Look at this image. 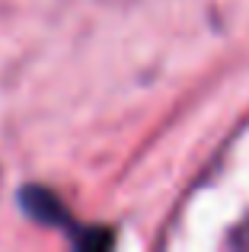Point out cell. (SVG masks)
Segmentation results:
<instances>
[{
  "label": "cell",
  "instance_id": "obj_2",
  "mask_svg": "<svg viewBox=\"0 0 249 252\" xmlns=\"http://www.w3.org/2000/svg\"><path fill=\"white\" fill-rule=\"evenodd\" d=\"M233 246H243V249H249V220L246 223H240L237 227V233H233Z\"/></svg>",
  "mask_w": 249,
  "mask_h": 252
},
{
  "label": "cell",
  "instance_id": "obj_1",
  "mask_svg": "<svg viewBox=\"0 0 249 252\" xmlns=\"http://www.w3.org/2000/svg\"><path fill=\"white\" fill-rule=\"evenodd\" d=\"M19 201H23V211H29V217H35L38 223H51V227L70 230L74 243L80 249H102L112 243V233L109 230H83L70 220L67 208L61 204V198L55 191L42 189V185H29V189L19 191Z\"/></svg>",
  "mask_w": 249,
  "mask_h": 252
}]
</instances>
